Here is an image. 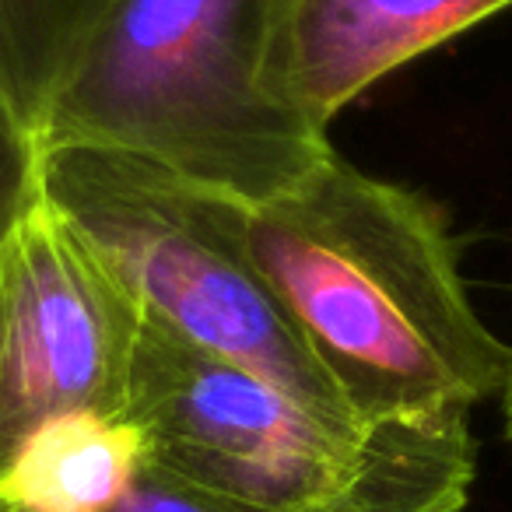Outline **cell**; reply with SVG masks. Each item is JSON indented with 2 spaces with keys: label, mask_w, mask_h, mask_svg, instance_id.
I'll return each instance as SVG.
<instances>
[{
  "label": "cell",
  "mask_w": 512,
  "mask_h": 512,
  "mask_svg": "<svg viewBox=\"0 0 512 512\" xmlns=\"http://www.w3.org/2000/svg\"><path fill=\"white\" fill-rule=\"evenodd\" d=\"M127 418L155 463L260 512H460L474 484L470 414L348 432L148 320Z\"/></svg>",
  "instance_id": "cell-3"
},
{
  "label": "cell",
  "mask_w": 512,
  "mask_h": 512,
  "mask_svg": "<svg viewBox=\"0 0 512 512\" xmlns=\"http://www.w3.org/2000/svg\"><path fill=\"white\" fill-rule=\"evenodd\" d=\"M274 299L358 425L470 414L505 393L512 348L477 316L439 204L330 155L249 207Z\"/></svg>",
  "instance_id": "cell-1"
},
{
  "label": "cell",
  "mask_w": 512,
  "mask_h": 512,
  "mask_svg": "<svg viewBox=\"0 0 512 512\" xmlns=\"http://www.w3.org/2000/svg\"><path fill=\"white\" fill-rule=\"evenodd\" d=\"M505 8L512 0H271L260 81L327 134L386 74Z\"/></svg>",
  "instance_id": "cell-6"
},
{
  "label": "cell",
  "mask_w": 512,
  "mask_h": 512,
  "mask_svg": "<svg viewBox=\"0 0 512 512\" xmlns=\"http://www.w3.org/2000/svg\"><path fill=\"white\" fill-rule=\"evenodd\" d=\"M148 456V435L127 414H67L4 470L0 512H109Z\"/></svg>",
  "instance_id": "cell-7"
},
{
  "label": "cell",
  "mask_w": 512,
  "mask_h": 512,
  "mask_svg": "<svg viewBox=\"0 0 512 512\" xmlns=\"http://www.w3.org/2000/svg\"><path fill=\"white\" fill-rule=\"evenodd\" d=\"M109 512H260V509H249V505H239L225 495H214V491L172 474L169 467H162V463H155L148 456V463L137 470L130 488L123 491V498ZM348 512H362V509H348Z\"/></svg>",
  "instance_id": "cell-10"
},
{
  "label": "cell",
  "mask_w": 512,
  "mask_h": 512,
  "mask_svg": "<svg viewBox=\"0 0 512 512\" xmlns=\"http://www.w3.org/2000/svg\"><path fill=\"white\" fill-rule=\"evenodd\" d=\"M102 8L106 0H0V88L32 134Z\"/></svg>",
  "instance_id": "cell-8"
},
{
  "label": "cell",
  "mask_w": 512,
  "mask_h": 512,
  "mask_svg": "<svg viewBox=\"0 0 512 512\" xmlns=\"http://www.w3.org/2000/svg\"><path fill=\"white\" fill-rule=\"evenodd\" d=\"M39 151L46 204L85 235L144 320L253 372L327 425L365 428L256 267L249 204L123 151Z\"/></svg>",
  "instance_id": "cell-4"
},
{
  "label": "cell",
  "mask_w": 512,
  "mask_h": 512,
  "mask_svg": "<svg viewBox=\"0 0 512 512\" xmlns=\"http://www.w3.org/2000/svg\"><path fill=\"white\" fill-rule=\"evenodd\" d=\"M39 141L0 88V242L43 200Z\"/></svg>",
  "instance_id": "cell-9"
},
{
  "label": "cell",
  "mask_w": 512,
  "mask_h": 512,
  "mask_svg": "<svg viewBox=\"0 0 512 512\" xmlns=\"http://www.w3.org/2000/svg\"><path fill=\"white\" fill-rule=\"evenodd\" d=\"M271 0H106L39 120V148H106L256 207L334 155L260 81Z\"/></svg>",
  "instance_id": "cell-2"
},
{
  "label": "cell",
  "mask_w": 512,
  "mask_h": 512,
  "mask_svg": "<svg viewBox=\"0 0 512 512\" xmlns=\"http://www.w3.org/2000/svg\"><path fill=\"white\" fill-rule=\"evenodd\" d=\"M502 404H505V435H509V442H512V376H509V386H505V393H502Z\"/></svg>",
  "instance_id": "cell-11"
},
{
  "label": "cell",
  "mask_w": 512,
  "mask_h": 512,
  "mask_svg": "<svg viewBox=\"0 0 512 512\" xmlns=\"http://www.w3.org/2000/svg\"><path fill=\"white\" fill-rule=\"evenodd\" d=\"M144 316L46 197L0 242V477L43 425L127 414Z\"/></svg>",
  "instance_id": "cell-5"
}]
</instances>
